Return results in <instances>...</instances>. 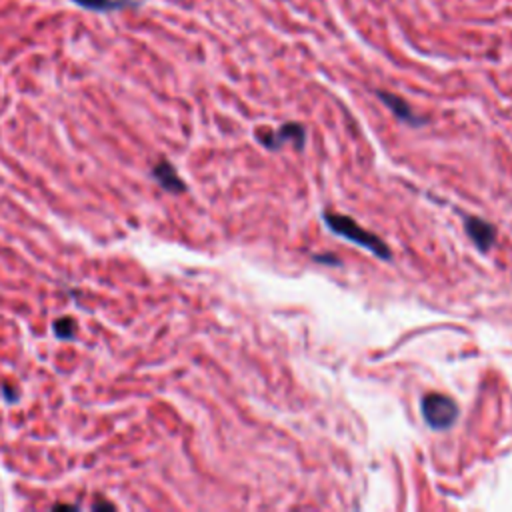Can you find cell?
<instances>
[{
    "label": "cell",
    "instance_id": "1",
    "mask_svg": "<svg viewBox=\"0 0 512 512\" xmlns=\"http://www.w3.org/2000/svg\"><path fill=\"white\" fill-rule=\"evenodd\" d=\"M323 219L326 222L328 230H333L336 237H341L344 240L352 242V245H359L362 248H367L369 253L375 255L380 260H390V248L386 242L372 234L370 230L362 229L357 221H352L351 216L344 214H336V213H325Z\"/></svg>",
    "mask_w": 512,
    "mask_h": 512
},
{
    "label": "cell",
    "instance_id": "2",
    "mask_svg": "<svg viewBox=\"0 0 512 512\" xmlns=\"http://www.w3.org/2000/svg\"><path fill=\"white\" fill-rule=\"evenodd\" d=\"M421 412L432 430H448L458 419V404L447 395L429 393L422 396Z\"/></svg>",
    "mask_w": 512,
    "mask_h": 512
},
{
    "label": "cell",
    "instance_id": "3",
    "mask_svg": "<svg viewBox=\"0 0 512 512\" xmlns=\"http://www.w3.org/2000/svg\"><path fill=\"white\" fill-rule=\"evenodd\" d=\"M256 141L268 151H281L286 143L302 149L307 143V128L299 123H284L276 130L260 126L256 128Z\"/></svg>",
    "mask_w": 512,
    "mask_h": 512
},
{
    "label": "cell",
    "instance_id": "4",
    "mask_svg": "<svg viewBox=\"0 0 512 512\" xmlns=\"http://www.w3.org/2000/svg\"><path fill=\"white\" fill-rule=\"evenodd\" d=\"M464 230L481 253H489L494 247V240H497V229H494L489 221L479 219V216H466Z\"/></svg>",
    "mask_w": 512,
    "mask_h": 512
},
{
    "label": "cell",
    "instance_id": "5",
    "mask_svg": "<svg viewBox=\"0 0 512 512\" xmlns=\"http://www.w3.org/2000/svg\"><path fill=\"white\" fill-rule=\"evenodd\" d=\"M378 99L386 104V108L393 112V115L401 120V123L406 125H412V126H421L424 125V118L422 117H416L412 107L406 100H403L401 97H396L393 92H385V91H378Z\"/></svg>",
    "mask_w": 512,
    "mask_h": 512
},
{
    "label": "cell",
    "instance_id": "6",
    "mask_svg": "<svg viewBox=\"0 0 512 512\" xmlns=\"http://www.w3.org/2000/svg\"><path fill=\"white\" fill-rule=\"evenodd\" d=\"M152 177L164 190H169V193H182V190L187 188L185 182L178 178L175 167H172V164L167 161H161L159 164H156L152 170Z\"/></svg>",
    "mask_w": 512,
    "mask_h": 512
},
{
    "label": "cell",
    "instance_id": "7",
    "mask_svg": "<svg viewBox=\"0 0 512 512\" xmlns=\"http://www.w3.org/2000/svg\"><path fill=\"white\" fill-rule=\"evenodd\" d=\"M78 6L86 8V11H118V8H125L130 4V0H73Z\"/></svg>",
    "mask_w": 512,
    "mask_h": 512
},
{
    "label": "cell",
    "instance_id": "8",
    "mask_svg": "<svg viewBox=\"0 0 512 512\" xmlns=\"http://www.w3.org/2000/svg\"><path fill=\"white\" fill-rule=\"evenodd\" d=\"M74 331H76V325L73 318H58L55 323V333L60 338H73Z\"/></svg>",
    "mask_w": 512,
    "mask_h": 512
},
{
    "label": "cell",
    "instance_id": "9",
    "mask_svg": "<svg viewBox=\"0 0 512 512\" xmlns=\"http://www.w3.org/2000/svg\"><path fill=\"white\" fill-rule=\"evenodd\" d=\"M326 258H320V256H315V260H318V263H326V265H341V260L338 258H331V255H325Z\"/></svg>",
    "mask_w": 512,
    "mask_h": 512
},
{
    "label": "cell",
    "instance_id": "10",
    "mask_svg": "<svg viewBox=\"0 0 512 512\" xmlns=\"http://www.w3.org/2000/svg\"><path fill=\"white\" fill-rule=\"evenodd\" d=\"M94 508H115V507L108 505V502H100V505H94Z\"/></svg>",
    "mask_w": 512,
    "mask_h": 512
}]
</instances>
